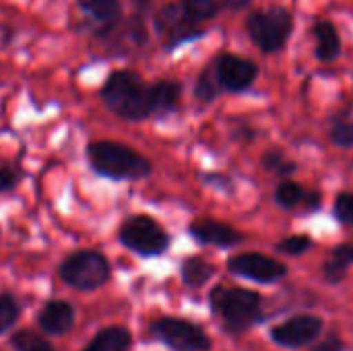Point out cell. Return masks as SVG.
Instances as JSON below:
<instances>
[{
	"label": "cell",
	"mask_w": 353,
	"mask_h": 351,
	"mask_svg": "<svg viewBox=\"0 0 353 351\" xmlns=\"http://www.w3.org/2000/svg\"><path fill=\"white\" fill-rule=\"evenodd\" d=\"M101 99L124 120H145L151 116V85H147L137 72H112L101 89Z\"/></svg>",
	"instance_id": "6da1fadb"
},
{
	"label": "cell",
	"mask_w": 353,
	"mask_h": 351,
	"mask_svg": "<svg viewBox=\"0 0 353 351\" xmlns=\"http://www.w3.org/2000/svg\"><path fill=\"white\" fill-rule=\"evenodd\" d=\"M91 168L112 180H139L151 174V163L126 145L99 141L89 145Z\"/></svg>",
	"instance_id": "7a4b0ae2"
},
{
	"label": "cell",
	"mask_w": 353,
	"mask_h": 351,
	"mask_svg": "<svg viewBox=\"0 0 353 351\" xmlns=\"http://www.w3.org/2000/svg\"><path fill=\"white\" fill-rule=\"evenodd\" d=\"M211 306L225 329L232 333L248 331L263 317L261 296L242 288H215L211 292Z\"/></svg>",
	"instance_id": "3957f363"
},
{
	"label": "cell",
	"mask_w": 353,
	"mask_h": 351,
	"mask_svg": "<svg viewBox=\"0 0 353 351\" xmlns=\"http://www.w3.org/2000/svg\"><path fill=\"white\" fill-rule=\"evenodd\" d=\"M246 31L265 54H273L283 50V46L288 43L294 31V17L285 6L254 10L246 19Z\"/></svg>",
	"instance_id": "277c9868"
},
{
	"label": "cell",
	"mask_w": 353,
	"mask_h": 351,
	"mask_svg": "<svg viewBox=\"0 0 353 351\" xmlns=\"http://www.w3.org/2000/svg\"><path fill=\"white\" fill-rule=\"evenodd\" d=\"M60 277L74 290H95L110 279V263L95 250H83L60 265Z\"/></svg>",
	"instance_id": "5b68a950"
},
{
	"label": "cell",
	"mask_w": 353,
	"mask_h": 351,
	"mask_svg": "<svg viewBox=\"0 0 353 351\" xmlns=\"http://www.w3.org/2000/svg\"><path fill=\"white\" fill-rule=\"evenodd\" d=\"M155 31L165 50H176L178 46L205 35V29L199 27V21H194L180 2L165 4L155 14Z\"/></svg>",
	"instance_id": "8992f818"
},
{
	"label": "cell",
	"mask_w": 353,
	"mask_h": 351,
	"mask_svg": "<svg viewBox=\"0 0 353 351\" xmlns=\"http://www.w3.org/2000/svg\"><path fill=\"white\" fill-rule=\"evenodd\" d=\"M120 240L128 250L141 257H157L165 252L170 244V238L163 228L147 215L130 217L120 230Z\"/></svg>",
	"instance_id": "52a82bcc"
},
{
	"label": "cell",
	"mask_w": 353,
	"mask_h": 351,
	"mask_svg": "<svg viewBox=\"0 0 353 351\" xmlns=\"http://www.w3.org/2000/svg\"><path fill=\"white\" fill-rule=\"evenodd\" d=\"M151 335L174 351H207L209 337L196 325L180 319H159L151 325Z\"/></svg>",
	"instance_id": "ba28073f"
},
{
	"label": "cell",
	"mask_w": 353,
	"mask_h": 351,
	"mask_svg": "<svg viewBox=\"0 0 353 351\" xmlns=\"http://www.w3.org/2000/svg\"><path fill=\"white\" fill-rule=\"evenodd\" d=\"M215 77L219 81V87L232 93L246 91L259 77V66L242 56L236 54H221L213 62Z\"/></svg>",
	"instance_id": "9c48e42d"
},
{
	"label": "cell",
	"mask_w": 353,
	"mask_h": 351,
	"mask_svg": "<svg viewBox=\"0 0 353 351\" xmlns=\"http://www.w3.org/2000/svg\"><path fill=\"white\" fill-rule=\"evenodd\" d=\"M228 269L238 277L259 283H275L288 275V269L275 259H269L265 254H252V252L232 257L228 261Z\"/></svg>",
	"instance_id": "30bf717a"
},
{
	"label": "cell",
	"mask_w": 353,
	"mask_h": 351,
	"mask_svg": "<svg viewBox=\"0 0 353 351\" xmlns=\"http://www.w3.org/2000/svg\"><path fill=\"white\" fill-rule=\"evenodd\" d=\"M323 331V321L319 317L312 314H296L294 319L277 325L271 331V337L277 345L288 348V350H296V348H304L310 341H314Z\"/></svg>",
	"instance_id": "8fae6325"
},
{
	"label": "cell",
	"mask_w": 353,
	"mask_h": 351,
	"mask_svg": "<svg viewBox=\"0 0 353 351\" xmlns=\"http://www.w3.org/2000/svg\"><path fill=\"white\" fill-rule=\"evenodd\" d=\"M190 234L203 242V244H211V246H234L238 242H242V234L238 230H234L228 223L203 217L190 223Z\"/></svg>",
	"instance_id": "7c38bea8"
},
{
	"label": "cell",
	"mask_w": 353,
	"mask_h": 351,
	"mask_svg": "<svg viewBox=\"0 0 353 351\" xmlns=\"http://www.w3.org/2000/svg\"><path fill=\"white\" fill-rule=\"evenodd\" d=\"M74 325V310L70 304L54 300L48 302L39 312V327L48 335H64Z\"/></svg>",
	"instance_id": "4fadbf2b"
},
{
	"label": "cell",
	"mask_w": 353,
	"mask_h": 351,
	"mask_svg": "<svg viewBox=\"0 0 353 351\" xmlns=\"http://www.w3.org/2000/svg\"><path fill=\"white\" fill-rule=\"evenodd\" d=\"M312 35L316 41L314 54L321 62H333L341 56V35L331 21H316L312 25Z\"/></svg>",
	"instance_id": "5bb4252c"
},
{
	"label": "cell",
	"mask_w": 353,
	"mask_h": 351,
	"mask_svg": "<svg viewBox=\"0 0 353 351\" xmlns=\"http://www.w3.org/2000/svg\"><path fill=\"white\" fill-rule=\"evenodd\" d=\"M182 87L176 81H157L151 85V116H168L178 108Z\"/></svg>",
	"instance_id": "9a60e30c"
},
{
	"label": "cell",
	"mask_w": 353,
	"mask_h": 351,
	"mask_svg": "<svg viewBox=\"0 0 353 351\" xmlns=\"http://www.w3.org/2000/svg\"><path fill=\"white\" fill-rule=\"evenodd\" d=\"M77 2L81 10L89 14V19L101 29H112L120 17L118 0H77Z\"/></svg>",
	"instance_id": "2e32d148"
},
{
	"label": "cell",
	"mask_w": 353,
	"mask_h": 351,
	"mask_svg": "<svg viewBox=\"0 0 353 351\" xmlns=\"http://www.w3.org/2000/svg\"><path fill=\"white\" fill-rule=\"evenodd\" d=\"M130 350V333L122 327L103 329L93 337V341L83 351H128Z\"/></svg>",
	"instance_id": "e0dca14e"
},
{
	"label": "cell",
	"mask_w": 353,
	"mask_h": 351,
	"mask_svg": "<svg viewBox=\"0 0 353 351\" xmlns=\"http://www.w3.org/2000/svg\"><path fill=\"white\" fill-rule=\"evenodd\" d=\"M353 263V244H343L339 248L333 250V257L327 261L325 265V277L327 281L331 283H339L345 273H347V267Z\"/></svg>",
	"instance_id": "ac0fdd59"
},
{
	"label": "cell",
	"mask_w": 353,
	"mask_h": 351,
	"mask_svg": "<svg viewBox=\"0 0 353 351\" xmlns=\"http://www.w3.org/2000/svg\"><path fill=\"white\" fill-rule=\"evenodd\" d=\"M213 273H215L213 265L205 263L203 259L192 257V259H186L182 263V279H184V283L188 288H201V285H205L213 277Z\"/></svg>",
	"instance_id": "d6986e66"
},
{
	"label": "cell",
	"mask_w": 353,
	"mask_h": 351,
	"mask_svg": "<svg viewBox=\"0 0 353 351\" xmlns=\"http://www.w3.org/2000/svg\"><path fill=\"white\" fill-rule=\"evenodd\" d=\"M180 4L186 8V12L194 19V21H207L217 17L219 12V2L217 0H180Z\"/></svg>",
	"instance_id": "ffe728a7"
},
{
	"label": "cell",
	"mask_w": 353,
	"mask_h": 351,
	"mask_svg": "<svg viewBox=\"0 0 353 351\" xmlns=\"http://www.w3.org/2000/svg\"><path fill=\"white\" fill-rule=\"evenodd\" d=\"M219 81L215 77V70H213V64L201 72L199 81H196V89H194V95L201 99V101H213L219 93Z\"/></svg>",
	"instance_id": "44dd1931"
},
{
	"label": "cell",
	"mask_w": 353,
	"mask_h": 351,
	"mask_svg": "<svg viewBox=\"0 0 353 351\" xmlns=\"http://www.w3.org/2000/svg\"><path fill=\"white\" fill-rule=\"evenodd\" d=\"M304 194H306V192H304L298 184L285 180V182L279 184V188H277V192H275V199H277V203H279L281 207L294 209V207H298L300 203H304Z\"/></svg>",
	"instance_id": "7402d4cb"
},
{
	"label": "cell",
	"mask_w": 353,
	"mask_h": 351,
	"mask_svg": "<svg viewBox=\"0 0 353 351\" xmlns=\"http://www.w3.org/2000/svg\"><path fill=\"white\" fill-rule=\"evenodd\" d=\"M12 345L19 351H54L52 345L31 331H21L12 337Z\"/></svg>",
	"instance_id": "603a6c76"
},
{
	"label": "cell",
	"mask_w": 353,
	"mask_h": 351,
	"mask_svg": "<svg viewBox=\"0 0 353 351\" xmlns=\"http://www.w3.org/2000/svg\"><path fill=\"white\" fill-rule=\"evenodd\" d=\"M265 168H267L269 172L279 174V176H288V174L296 172V163L290 161L288 157H283L279 151H269V153L265 155Z\"/></svg>",
	"instance_id": "cb8c5ba5"
},
{
	"label": "cell",
	"mask_w": 353,
	"mask_h": 351,
	"mask_svg": "<svg viewBox=\"0 0 353 351\" xmlns=\"http://www.w3.org/2000/svg\"><path fill=\"white\" fill-rule=\"evenodd\" d=\"M19 306L10 296H0V333L10 329L17 323Z\"/></svg>",
	"instance_id": "d4e9b609"
},
{
	"label": "cell",
	"mask_w": 353,
	"mask_h": 351,
	"mask_svg": "<svg viewBox=\"0 0 353 351\" xmlns=\"http://www.w3.org/2000/svg\"><path fill=\"white\" fill-rule=\"evenodd\" d=\"M310 246H312V240L308 236H290L277 244V250L292 254V257H298V254H304Z\"/></svg>",
	"instance_id": "484cf974"
},
{
	"label": "cell",
	"mask_w": 353,
	"mask_h": 351,
	"mask_svg": "<svg viewBox=\"0 0 353 351\" xmlns=\"http://www.w3.org/2000/svg\"><path fill=\"white\" fill-rule=\"evenodd\" d=\"M335 215L343 221L353 225V192H343L335 201Z\"/></svg>",
	"instance_id": "4316f807"
},
{
	"label": "cell",
	"mask_w": 353,
	"mask_h": 351,
	"mask_svg": "<svg viewBox=\"0 0 353 351\" xmlns=\"http://www.w3.org/2000/svg\"><path fill=\"white\" fill-rule=\"evenodd\" d=\"M331 139L339 147H353V122H337L331 130Z\"/></svg>",
	"instance_id": "83f0119b"
},
{
	"label": "cell",
	"mask_w": 353,
	"mask_h": 351,
	"mask_svg": "<svg viewBox=\"0 0 353 351\" xmlns=\"http://www.w3.org/2000/svg\"><path fill=\"white\" fill-rule=\"evenodd\" d=\"M17 182H19V172L8 166H0V192L12 190Z\"/></svg>",
	"instance_id": "f1b7e54d"
},
{
	"label": "cell",
	"mask_w": 353,
	"mask_h": 351,
	"mask_svg": "<svg viewBox=\"0 0 353 351\" xmlns=\"http://www.w3.org/2000/svg\"><path fill=\"white\" fill-rule=\"evenodd\" d=\"M312 351H343V341L339 337L331 335L325 341H321V345H316Z\"/></svg>",
	"instance_id": "f546056e"
},
{
	"label": "cell",
	"mask_w": 353,
	"mask_h": 351,
	"mask_svg": "<svg viewBox=\"0 0 353 351\" xmlns=\"http://www.w3.org/2000/svg\"><path fill=\"white\" fill-rule=\"evenodd\" d=\"M252 0H221V6L228 10H242L246 6H250Z\"/></svg>",
	"instance_id": "4dcf8cb0"
},
{
	"label": "cell",
	"mask_w": 353,
	"mask_h": 351,
	"mask_svg": "<svg viewBox=\"0 0 353 351\" xmlns=\"http://www.w3.org/2000/svg\"><path fill=\"white\" fill-rule=\"evenodd\" d=\"M304 205H308L310 209H316V207L321 205V194H319V192L304 194Z\"/></svg>",
	"instance_id": "1f68e13d"
}]
</instances>
